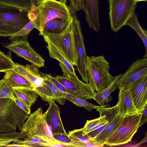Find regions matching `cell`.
<instances>
[{"instance_id": "1", "label": "cell", "mask_w": 147, "mask_h": 147, "mask_svg": "<svg viewBox=\"0 0 147 147\" xmlns=\"http://www.w3.org/2000/svg\"><path fill=\"white\" fill-rule=\"evenodd\" d=\"M31 6L28 11L30 20H34L35 28L41 32L45 24L56 18L69 20L72 14L68 6L56 0H44L37 6L31 0Z\"/></svg>"}, {"instance_id": "2", "label": "cell", "mask_w": 147, "mask_h": 147, "mask_svg": "<svg viewBox=\"0 0 147 147\" xmlns=\"http://www.w3.org/2000/svg\"><path fill=\"white\" fill-rule=\"evenodd\" d=\"M85 66L88 83L96 92L107 87L115 79L109 73L111 66L104 55L87 56Z\"/></svg>"}, {"instance_id": "3", "label": "cell", "mask_w": 147, "mask_h": 147, "mask_svg": "<svg viewBox=\"0 0 147 147\" xmlns=\"http://www.w3.org/2000/svg\"><path fill=\"white\" fill-rule=\"evenodd\" d=\"M29 115L20 108L11 99H0V133L21 131Z\"/></svg>"}, {"instance_id": "4", "label": "cell", "mask_w": 147, "mask_h": 147, "mask_svg": "<svg viewBox=\"0 0 147 147\" xmlns=\"http://www.w3.org/2000/svg\"><path fill=\"white\" fill-rule=\"evenodd\" d=\"M28 11L0 4V37L10 36L23 28L30 21Z\"/></svg>"}, {"instance_id": "5", "label": "cell", "mask_w": 147, "mask_h": 147, "mask_svg": "<svg viewBox=\"0 0 147 147\" xmlns=\"http://www.w3.org/2000/svg\"><path fill=\"white\" fill-rule=\"evenodd\" d=\"M142 116V113H136L123 117L117 128L103 144L111 146L124 144L130 142L140 127Z\"/></svg>"}, {"instance_id": "6", "label": "cell", "mask_w": 147, "mask_h": 147, "mask_svg": "<svg viewBox=\"0 0 147 147\" xmlns=\"http://www.w3.org/2000/svg\"><path fill=\"white\" fill-rule=\"evenodd\" d=\"M72 16L68 25L61 33L43 36L45 40L54 47L73 66L75 65V54Z\"/></svg>"}, {"instance_id": "7", "label": "cell", "mask_w": 147, "mask_h": 147, "mask_svg": "<svg viewBox=\"0 0 147 147\" xmlns=\"http://www.w3.org/2000/svg\"><path fill=\"white\" fill-rule=\"evenodd\" d=\"M109 16L112 30L118 32L135 13L137 2L134 0H109Z\"/></svg>"}, {"instance_id": "8", "label": "cell", "mask_w": 147, "mask_h": 147, "mask_svg": "<svg viewBox=\"0 0 147 147\" xmlns=\"http://www.w3.org/2000/svg\"><path fill=\"white\" fill-rule=\"evenodd\" d=\"M59 65L63 72V76L54 77L71 93L86 101L94 99L95 92L88 83L81 81L76 74L71 73L63 63Z\"/></svg>"}, {"instance_id": "9", "label": "cell", "mask_w": 147, "mask_h": 147, "mask_svg": "<svg viewBox=\"0 0 147 147\" xmlns=\"http://www.w3.org/2000/svg\"><path fill=\"white\" fill-rule=\"evenodd\" d=\"M42 113L40 107L29 115L21 132L25 134L27 136H38L47 141L49 144L52 143L57 141L53 138Z\"/></svg>"}, {"instance_id": "10", "label": "cell", "mask_w": 147, "mask_h": 147, "mask_svg": "<svg viewBox=\"0 0 147 147\" xmlns=\"http://www.w3.org/2000/svg\"><path fill=\"white\" fill-rule=\"evenodd\" d=\"M147 76V58L137 59L115 83L117 88L123 91L129 90L138 81Z\"/></svg>"}, {"instance_id": "11", "label": "cell", "mask_w": 147, "mask_h": 147, "mask_svg": "<svg viewBox=\"0 0 147 147\" xmlns=\"http://www.w3.org/2000/svg\"><path fill=\"white\" fill-rule=\"evenodd\" d=\"M73 21V33L75 54V65L82 80L88 83L87 76L85 60L86 53L80 22L75 15H72Z\"/></svg>"}, {"instance_id": "12", "label": "cell", "mask_w": 147, "mask_h": 147, "mask_svg": "<svg viewBox=\"0 0 147 147\" xmlns=\"http://www.w3.org/2000/svg\"><path fill=\"white\" fill-rule=\"evenodd\" d=\"M4 47L37 67H45L44 59L31 47L27 40L12 42Z\"/></svg>"}, {"instance_id": "13", "label": "cell", "mask_w": 147, "mask_h": 147, "mask_svg": "<svg viewBox=\"0 0 147 147\" xmlns=\"http://www.w3.org/2000/svg\"><path fill=\"white\" fill-rule=\"evenodd\" d=\"M49 107L44 113L47 123L52 129V133H59L67 135L64 127L60 115V109L54 100L48 98Z\"/></svg>"}, {"instance_id": "14", "label": "cell", "mask_w": 147, "mask_h": 147, "mask_svg": "<svg viewBox=\"0 0 147 147\" xmlns=\"http://www.w3.org/2000/svg\"><path fill=\"white\" fill-rule=\"evenodd\" d=\"M129 91L136 108L142 113L147 104V76L141 79Z\"/></svg>"}, {"instance_id": "15", "label": "cell", "mask_w": 147, "mask_h": 147, "mask_svg": "<svg viewBox=\"0 0 147 147\" xmlns=\"http://www.w3.org/2000/svg\"><path fill=\"white\" fill-rule=\"evenodd\" d=\"M37 67L32 64L25 66L16 63L13 70L24 77L34 88L41 86L45 83L44 78Z\"/></svg>"}, {"instance_id": "16", "label": "cell", "mask_w": 147, "mask_h": 147, "mask_svg": "<svg viewBox=\"0 0 147 147\" xmlns=\"http://www.w3.org/2000/svg\"><path fill=\"white\" fill-rule=\"evenodd\" d=\"M82 9L90 28L95 31L100 30L98 16V0H82Z\"/></svg>"}, {"instance_id": "17", "label": "cell", "mask_w": 147, "mask_h": 147, "mask_svg": "<svg viewBox=\"0 0 147 147\" xmlns=\"http://www.w3.org/2000/svg\"><path fill=\"white\" fill-rule=\"evenodd\" d=\"M117 104L118 115L123 117L132 113H140L135 107L129 90H119Z\"/></svg>"}, {"instance_id": "18", "label": "cell", "mask_w": 147, "mask_h": 147, "mask_svg": "<svg viewBox=\"0 0 147 147\" xmlns=\"http://www.w3.org/2000/svg\"><path fill=\"white\" fill-rule=\"evenodd\" d=\"M5 72L4 79L13 88H25L33 90L31 84L23 76L13 70Z\"/></svg>"}, {"instance_id": "19", "label": "cell", "mask_w": 147, "mask_h": 147, "mask_svg": "<svg viewBox=\"0 0 147 147\" xmlns=\"http://www.w3.org/2000/svg\"><path fill=\"white\" fill-rule=\"evenodd\" d=\"M69 20L56 18L50 20L45 24L42 30L40 32L39 35L44 36L61 33L67 26Z\"/></svg>"}, {"instance_id": "20", "label": "cell", "mask_w": 147, "mask_h": 147, "mask_svg": "<svg viewBox=\"0 0 147 147\" xmlns=\"http://www.w3.org/2000/svg\"><path fill=\"white\" fill-rule=\"evenodd\" d=\"M121 75L120 74L115 76L113 81L107 87L99 92H96L93 100L100 106L103 105L111 101L112 98L111 94L117 88L115 83Z\"/></svg>"}, {"instance_id": "21", "label": "cell", "mask_w": 147, "mask_h": 147, "mask_svg": "<svg viewBox=\"0 0 147 147\" xmlns=\"http://www.w3.org/2000/svg\"><path fill=\"white\" fill-rule=\"evenodd\" d=\"M13 90L15 96L30 108L37 100L38 95L33 89L25 88H14Z\"/></svg>"}, {"instance_id": "22", "label": "cell", "mask_w": 147, "mask_h": 147, "mask_svg": "<svg viewBox=\"0 0 147 147\" xmlns=\"http://www.w3.org/2000/svg\"><path fill=\"white\" fill-rule=\"evenodd\" d=\"M125 25L129 26L134 29L141 38L144 46L145 52L144 58L147 57V32L141 27L137 15L134 13L127 20Z\"/></svg>"}, {"instance_id": "23", "label": "cell", "mask_w": 147, "mask_h": 147, "mask_svg": "<svg viewBox=\"0 0 147 147\" xmlns=\"http://www.w3.org/2000/svg\"><path fill=\"white\" fill-rule=\"evenodd\" d=\"M123 116L117 115L109 122L103 129L94 138L96 141L104 144V142L119 125Z\"/></svg>"}, {"instance_id": "24", "label": "cell", "mask_w": 147, "mask_h": 147, "mask_svg": "<svg viewBox=\"0 0 147 147\" xmlns=\"http://www.w3.org/2000/svg\"><path fill=\"white\" fill-rule=\"evenodd\" d=\"M22 140L20 139H16L12 142L23 145L24 147H32L45 146L49 143L43 139L36 136H27Z\"/></svg>"}, {"instance_id": "25", "label": "cell", "mask_w": 147, "mask_h": 147, "mask_svg": "<svg viewBox=\"0 0 147 147\" xmlns=\"http://www.w3.org/2000/svg\"><path fill=\"white\" fill-rule=\"evenodd\" d=\"M35 26L34 20H30L20 30L10 36L9 39L12 42L26 41L28 34Z\"/></svg>"}, {"instance_id": "26", "label": "cell", "mask_w": 147, "mask_h": 147, "mask_svg": "<svg viewBox=\"0 0 147 147\" xmlns=\"http://www.w3.org/2000/svg\"><path fill=\"white\" fill-rule=\"evenodd\" d=\"M47 48L50 57L63 64L72 74H76L74 66L72 65L59 51L50 43L47 42Z\"/></svg>"}, {"instance_id": "27", "label": "cell", "mask_w": 147, "mask_h": 147, "mask_svg": "<svg viewBox=\"0 0 147 147\" xmlns=\"http://www.w3.org/2000/svg\"><path fill=\"white\" fill-rule=\"evenodd\" d=\"M95 109L99 112L100 117L105 116L106 120L109 122L118 114L117 104L113 107H111L108 104L102 106H96Z\"/></svg>"}, {"instance_id": "28", "label": "cell", "mask_w": 147, "mask_h": 147, "mask_svg": "<svg viewBox=\"0 0 147 147\" xmlns=\"http://www.w3.org/2000/svg\"><path fill=\"white\" fill-rule=\"evenodd\" d=\"M109 122L105 119V116L99 117L98 118L90 120H87L84 127L83 135L84 136Z\"/></svg>"}, {"instance_id": "29", "label": "cell", "mask_w": 147, "mask_h": 147, "mask_svg": "<svg viewBox=\"0 0 147 147\" xmlns=\"http://www.w3.org/2000/svg\"><path fill=\"white\" fill-rule=\"evenodd\" d=\"M65 99L77 106L84 108L89 111H91L95 109L96 106L80 98L73 93L67 94Z\"/></svg>"}, {"instance_id": "30", "label": "cell", "mask_w": 147, "mask_h": 147, "mask_svg": "<svg viewBox=\"0 0 147 147\" xmlns=\"http://www.w3.org/2000/svg\"><path fill=\"white\" fill-rule=\"evenodd\" d=\"M43 77L45 82L49 86L52 92L54 100L61 105H64L66 100L65 97L68 93L61 91L49 80L45 77Z\"/></svg>"}, {"instance_id": "31", "label": "cell", "mask_w": 147, "mask_h": 147, "mask_svg": "<svg viewBox=\"0 0 147 147\" xmlns=\"http://www.w3.org/2000/svg\"><path fill=\"white\" fill-rule=\"evenodd\" d=\"M15 96L13 88L4 79L0 80V99L7 98L13 100Z\"/></svg>"}, {"instance_id": "32", "label": "cell", "mask_w": 147, "mask_h": 147, "mask_svg": "<svg viewBox=\"0 0 147 147\" xmlns=\"http://www.w3.org/2000/svg\"><path fill=\"white\" fill-rule=\"evenodd\" d=\"M15 64L9 56L0 51V72L13 70Z\"/></svg>"}, {"instance_id": "33", "label": "cell", "mask_w": 147, "mask_h": 147, "mask_svg": "<svg viewBox=\"0 0 147 147\" xmlns=\"http://www.w3.org/2000/svg\"><path fill=\"white\" fill-rule=\"evenodd\" d=\"M0 4L8 5L29 11L31 6V0H0Z\"/></svg>"}, {"instance_id": "34", "label": "cell", "mask_w": 147, "mask_h": 147, "mask_svg": "<svg viewBox=\"0 0 147 147\" xmlns=\"http://www.w3.org/2000/svg\"><path fill=\"white\" fill-rule=\"evenodd\" d=\"M33 90L44 101L47 102L48 98H51L53 99L54 95L51 89L45 82L42 86L34 88Z\"/></svg>"}, {"instance_id": "35", "label": "cell", "mask_w": 147, "mask_h": 147, "mask_svg": "<svg viewBox=\"0 0 147 147\" xmlns=\"http://www.w3.org/2000/svg\"><path fill=\"white\" fill-rule=\"evenodd\" d=\"M83 128L74 129L69 131L68 134V136L72 141L76 142L88 141L94 139L89 137L87 134L83 135Z\"/></svg>"}, {"instance_id": "36", "label": "cell", "mask_w": 147, "mask_h": 147, "mask_svg": "<svg viewBox=\"0 0 147 147\" xmlns=\"http://www.w3.org/2000/svg\"><path fill=\"white\" fill-rule=\"evenodd\" d=\"M105 145L96 141L95 139L86 142L72 141L69 144V147H100Z\"/></svg>"}, {"instance_id": "37", "label": "cell", "mask_w": 147, "mask_h": 147, "mask_svg": "<svg viewBox=\"0 0 147 147\" xmlns=\"http://www.w3.org/2000/svg\"><path fill=\"white\" fill-rule=\"evenodd\" d=\"M40 73L42 77H45L49 80L61 91L68 94L71 93L63 85L56 80L54 77L49 74H45L42 72Z\"/></svg>"}, {"instance_id": "38", "label": "cell", "mask_w": 147, "mask_h": 147, "mask_svg": "<svg viewBox=\"0 0 147 147\" xmlns=\"http://www.w3.org/2000/svg\"><path fill=\"white\" fill-rule=\"evenodd\" d=\"M52 134L53 138L56 140L65 145L67 147H69V144L72 140L68 136V134L59 133H52Z\"/></svg>"}, {"instance_id": "39", "label": "cell", "mask_w": 147, "mask_h": 147, "mask_svg": "<svg viewBox=\"0 0 147 147\" xmlns=\"http://www.w3.org/2000/svg\"><path fill=\"white\" fill-rule=\"evenodd\" d=\"M17 106L20 109L30 115L31 113V108L28 106L23 102L16 97L13 100Z\"/></svg>"}, {"instance_id": "40", "label": "cell", "mask_w": 147, "mask_h": 147, "mask_svg": "<svg viewBox=\"0 0 147 147\" xmlns=\"http://www.w3.org/2000/svg\"><path fill=\"white\" fill-rule=\"evenodd\" d=\"M107 124H104L90 132L87 134L88 135L90 138H94L103 129Z\"/></svg>"}, {"instance_id": "41", "label": "cell", "mask_w": 147, "mask_h": 147, "mask_svg": "<svg viewBox=\"0 0 147 147\" xmlns=\"http://www.w3.org/2000/svg\"><path fill=\"white\" fill-rule=\"evenodd\" d=\"M147 121V107L146 106L142 112V116L140 123V127Z\"/></svg>"}, {"instance_id": "42", "label": "cell", "mask_w": 147, "mask_h": 147, "mask_svg": "<svg viewBox=\"0 0 147 147\" xmlns=\"http://www.w3.org/2000/svg\"><path fill=\"white\" fill-rule=\"evenodd\" d=\"M14 139L0 137V147L4 146L12 142Z\"/></svg>"}, {"instance_id": "43", "label": "cell", "mask_w": 147, "mask_h": 147, "mask_svg": "<svg viewBox=\"0 0 147 147\" xmlns=\"http://www.w3.org/2000/svg\"><path fill=\"white\" fill-rule=\"evenodd\" d=\"M35 2V3H36V4L38 5L41 3L42 1H43L44 0H34Z\"/></svg>"}, {"instance_id": "44", "label": "cell", "mask_w": 147, "mask_h": 147, "mask_svg": "<svg viewBox=\"0 0 147 147\" xmlns=\"http://www.w3.org/2000/svg\"><path fill=\"white\" fill-rule=\"evenodd\" d=\"M59 1L62 3L66 4L67 2V0H59Z\"/></svg>"}, {"instance_id": "45", "label": "cell", "mask_w": 147, "mask_h": 147, "mask_svg": "<svg viewBox=\"0 0 147 147\" xmlns=\"http://www.w3.org/2000/svg\"><path fill=\"white\" fill-rule=\"evenodd\" d=\"M136 2H138L139 1H146L147 0H134Z\"/></svg>"}, {"instance_id": "46", "label": "cell", "mask_w": 147, "mask_h": 147, "mask_svg": "<svg viewBox=\"0 0 147 147\" xmlns=\"http://www.w3.org/2000/svg\"><path fill=\"white\" fill-rule=\"evenodd\" d=\"M69 1H70L71 0H69Z\"/></svg>"}]
</instances>
